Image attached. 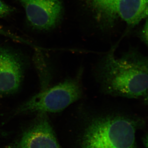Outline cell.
Here are the masks:
<instances>
[{
	"label": "cell",
	"mask_w": 148,
	"mask_h": 148,
	"mask_svg": "<svg viewBox=\"0 0 148 148\" xmlns=\"http://www.w3.org/2000/svg\"><path fill=\"white\" fill-rule=\"evenodd\" d=\"M4 148H61L46 113H40L36 121L20 138Z\"/></svg>",
	"instance_id": "cell-5"
},
{
	"label": "cell",
	"mask_w": 148,
	"mask_h": 148,
	"mask_svg": "<svg viewBox=\"0 0 148 148\" xmlns=\"http://www.w3.org/2000/svg\"><path fill=\"white\" fill-rule=\"evenodd\" d=\"M88 119L81 138V148H138L136 134L145 125L142 119L115 112Z\"/></svg>",
	"instance_id": "cell-2"
},
{
	"label": "cell",
	"mask_w": 148,
	"mask_h": 148,
	"mask_svg": "<svg viewBox=\"0 0 148 148\" xmlns=\"http://www.w3.org/2000/svg\"><path fill=\"white\" fill-rule=\"evenodd\" d=\"M148 66L147 57L137 49H130L119 58L112 49L97 64L95 77L104 94L147 103Z\"/></svg>",
	"instance_id": "cell-1"
},
{
	"label": "cell",
	"mask_w": 148,
	"mask_h": 148,
	"mask_svg": "<svg viewBox=\"0 0 148 148\" xmlns=\"http://www.w3.org/2000/svg\"><path fill=\"white\" fill-rule=\"evenodd\" d=\"M82 73L81 71L75 77L38 93L20 106L17 112L46 113L64 110L82 97Z\"/></svg>",
	"instance_id": "cell-3"
},
{
	"label": "cell",
	"mask_w": 148,
	"mask_h": 148,
	"mask_svg": "<svg viewBox=\"0 0 148 148\" xmlns=\"http://www.w3.org/2000/svg\"><path fill=\"white\" fill-rule=\"evenodd\" d=\"M114 0H90L92 6L97 10L103 12L108 6Z\"/></svg>",
	"instance_id": "cell-8"
},
{
	"label": "cell",
	"mask_w": 148,
	"mask_h": 148,
	"mask_svg": "<svg viewBox=\"0 0 148 148\" xmlns=\"http://www.w3.org/2000/svg\"><path fill=\"white\" fill-rule=\"evenodd\" d=\"M23 77L21 62L16 55L0 47V95L16 92Z\"/></svg>",
	"instance_id": "cell-6"
},
{
	"label": "cell",
	"mask_w": 148,
	"mask_h": 148,
	"mask_svg": "<svg viewBox=\"0 0 148 148\" xmlns=\"http://www.w3.org/2000/svg\"><path fill=\"white\" fill-rule=\"evenodd\" d=\"M139 36L140 39L146 45H148V23L147 20H146V22L145 26L143 27L142 30L139 33Z\"/></svg>",
	"instance_id": "cell-10"
},
{
	"label": "cell",
	"mask_w": 148,
	"mask_h": 148,
	"mask_svg": "<svg viewBox=\"0 0 148 148\" xmlns=\"http://www.w3.org/2000/svg\"><path fill=\"white\" fill-rule=\"evenodd\" d=\"M13 9L3 1L0 0V18L10 15L13 12Z\"/></svg>",
	"instance_id": "cell-9"
},
{
	"label": "cell",
	"mask_w": 148,
	"mask_h": 148,
	"mask_svg": "<svg viewBox=\"0 0 148 148\" xmlns=\"http://www.w3.org/2000/svg\"><path fill=\"white\" fill-rule=\"evenodd\" d=\"M30 25L37 30L47 31L56 26L63 6L61 0H19Z\"/></svg>",
	"instance_id": "cell-4"
},
{
	"label": "cell",
	"mask_w": 148,
	"mask_h": 148,
	"mask_svg": "<svg viewBox=\"0 0 148 148\" xmlns=\"http://www.w3.org/2000/svg\"><path fill=\"white\" fill-rule=\"evenodd\" d=\"M103 13L111 17L117 14L133 27L147 18L148 0H114Z\"/></svg>",
	"instance_id": "cell-7"
}]
</instances>
